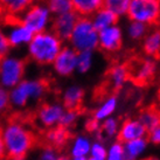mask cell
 <instances>
[{"mask_svg": "<svg viewBox=\"0 0 160 160\" xmlns=\"http://www.w3.org/2000/svg\"><path fill=\"white\" fill-rule=\"evenodd\" d=\"M70 159L71 158L69 156H66V154H60L56 160H70Z\"/></svg>", "mask_w": 160, "mask_h": 160, "instance_id": "ab89813d", "label": "cell"}, {"mask_svg": "<svg viewBox=\"0 0 160 160\" xmlns=\"http://www.w3.org/2000/svg\"><path fill=\"white\" fill-rule=\"evenodd\" d=\"M11 108L9 103V90L0 85V115H2Z\"/></svg>", "mask_w": 160, "mask_h": 160, "instance_id": "e575fe53", "label": "cell"}, {"mask_svg": "<svg viewBox=\"0 0 160 160\" xmlns=\"http://www.w3.org/2000/svg\"><path fill=\"white\" fill-rule=\"evenodd\" d=\"M7 160H26L23 157H12V158H7Z\"/></svg>", "mask_w": 160, "mask_h": 160, "instance_id": "b9f144b4", "label": "cell"}, {"mask_svg": "<svg viewBox=\"0 0 160 160\" xmlns=\"http://www.w3.org/2000/svg\"><path fill=\"white\" fill-rule=\"evenodd\" d=\"M72 11L78 17L90 18L95 12L103 7V0H71Z\"/></svg>", "mask_w": 160, "mask_h": 160, "instance_id": "ffe728a7", "label": "cell"}, {"mask_svg": "<svg viewBox=\"0 0 160 160\" xmlns=\"http://www.w3.org/2000/svg\"><path fill=\"white\" fill-rule=\"evenodd\" d=\"M142 160H160V158L158 157H154V156H150V157H146V158H144Z\"/></svg>", "mask_w": 160, "mask_h": 160, "instance_id": "60d3db41", "label": "cell"}, {"mask_svg": "<svg viewBox=\"0 0 160 160\" xmlns=\"http://www.w3.org/2000/svg\"><path fill=\"white\" fill-rule=\"evenodd\" d=\"M118 107V99L116 96H109L104 99V102L95 110L93 112V118L98 122H103L109 117H111L117 110Z\"/></svg>", "mask_w": 160, "mask_h": 160, "instance_id": "603a6c76", "label": "cell"}, {"mask_svg": "<svg viewBox=\"0 0 160 160\" xmlns=\"http://www.w3.org/2000/svg\"><path fill=\"white\" fill-rule=\"evenodd\" d=\"M34 0H0V9L5 14L21 15L33 5Z\"/></svg>", "mask_w": 160, "mask_h": 160, "instance_id": "7402d4cb", "label": "cell"}, {"mask_svg": "<svg viewBox=\"0 0 160 160\" xmlns=\"http://www.w3.org/2000/svg\"><path fill=\"white\" fill-rule=\"evenodd\" d=\"M26 67V60L9 56V54L0 58V85L12 89L25 78Z\"/></svg>", "mask_w": 160, "mask_h": 160, "instance_id": "8992f818", "label": "cell"}, {"mask_svg": "<svg viewBox=\"0 0 160 160\" xmlns=\"http://www.w3.org/2000/svg\"><path fill=\"white\" fill-rule=\"evenodd\" d=\"M52 17L53 15L47 8V6L40 4L32 5L27 8L23 15H21V26L28 28L33 32V34L40 33L47 29Z\"/></svg>", "mask_w": 160, "mask_h": 160, "instance_id": "52a82bcc", "label": "cell"}, {"mask_svg": "<svg viewBox=\"0 0 160 160\" xmlns=\"http://www.w3.org/2000/svg\"><path fill=\"white\" fill-rule=\"evenodd\" d=\"M70 160H87L85 157H76V158H71Z\"/></svg>", "mask_w": 160, "mask_h": 160, "instance_id": "ee69618b", "label": "cell"}, {"mask_svg": "<svg viewBox=\"0 0 160 160\" xmlns=\"http://www.w3.org/2000/svg\"><path fill=\"white\" fill-rule=\"evenodd\" d=\"M90 19H91L93 27L98 32L107 28V27H110L112 25L118 23V20H119V18L113 12H111L110 9L105 8V7H102V8L98 9L97 12H95L90 17Z\"/></svg>", "mask_w": 160, "mask_h": 160, "instance_id": "ac0fdd59", "label": "cell"}, {"mask_svg": "<svg viewBox=\"0 0 160 160\" xmlns=\"http://www.w3.org/2000/svg\"><path fill=\"white\" fill-rule=\"evenodd\" d=\"M108 76H109V82H110V84L112 85V88L116 90H119V89H122V88L126 84V82L129 81L130 69L126 67L125 64L118 63V64L112 66V67L109 69Z\"/></svg>", "mask_w": 160, "mask_h": 160, "instance_id": "d6986e66", "label": "cell"}, {"mask_svg": "<svg viewBox=\"0 0 160 160\" xmlns=\"http://www.w3.org/2000/svg\"><path fill=\"white\" fill-rule=\"evenodd\" d=\"M119 122L116 119L115 117H109L107 119L101 122V131L102 133L108 138L117 137L118 131H119Z\"/></svg>", "mask_w": 160, "mask_h": 160, "instance_id": "f546056e", "label": "cell"}, {"mask_svg": "<svg viewBox=\"0 0 160 160\" xmlns=\"http://www.w3.org/2000/svg\"><path fill=\"white\" fill-rule=\"evenodd\" d=\"M69 130L63 128L61 125H56L52 129H48L45 134L46 142H48V145H52L55 148H62L67 145L69 140Z\"/></svg>", "mask_w": 160, "mask_h": 160, "instance_id": "e0dca14e", "label": "cell"}, {"mask_svg": "<svg viewBox=\"0 0 160 160\" xmlns=\"http://www.w3.org/2000/svg\"><path fill=\"white\" fill-rule=\"evenodd\" d=\"M63 47V41L50 31L35 33L28 42V58L39 66H52Z\"/></svg>", "mask_w": 160, "mask_h": 160, "instance_id": "7a4b0ae2", "label": "cell"}, {"mask_svg": "<svg viewBox=\"0 0 160 160\" xmlns=\"http://www.w3.org/2000/svg\"><path fill=\"white\" fill-rule=\"evenodd\" d=\"M0 136L4 142L7 158H26L38 142L35 132L20 119H9L0 126Z\"/></svg>", "mask_w": 160, "mask_h": 160, "instance_id": "6da1fadb", "label": "cell"}, {"mask_svg": "<svg viewBox=\"0 0 160 160\" xmlns=\"http://www.w3.org/2000/svg\"><path fill=\"white\" fill-rule=\"evenodd\" d=\"M87 129L91 133H98V132H101V122L96 120L95 118L89 119L88 123H87Z\"/></svg>", "mask_w": 160, "mask_h": 160, "instance_id": "74e56055", "label": "cell"}, {"mask_svg": "<svg viewBox=\"0 0 160 160\" xmlns=\"http://www.w3.org/2000/svg\"><path fill=\"white\" fill-rule=\"evenodd\" d=\"M108 153V147L104 145V142H93L91 144V148H90V154L91 157H96V158H101V159H105Z\"/></svg>", "mask_w": 160, "mask_h": 160, "instance_id": "836d02e7", "label": "cell"}, {"mask_svg": "<svg viewBox=\"0 0 160 160\" xmlns=\"http://www.w3.org/2000/svg\"><path fill=\"white\" fill-rule=\"evenodd\" d=\"M78 116H80V113H78L77 109H66L61 119H60L58 125L69 130L71 126H74L76 124V122L78 119Z\"/></svg>", "mask_w": 160, "mask_h": 160, "instance_id": "4dcf8cb0", "label": "cell"}, {"mask_svg": "<svg viewBox=\"0 0 160 160\" xmlns=\"http://www.w3.org/2000/svg\"><path fill=\"white\" fill-rule=\"evenodd\" d=\"M78 53L71 46H63L52 63L54 72L60 77H69L76 71Z\"/></svg>", "mask_w": 160, "mask_h": 160, "instance_id": "30bf717a", "label": "cell"}, {"mask_svg": "<svg viewBox=\"0 0 160 160\" xmlns=\"http://www.w3.org/2000/svg\"><path fill=\"white\" fill-rule=\"evenodd\" d=\"M91 139L85 134H77L69 147V157L76 158V157H87L90 154V148H91Z\"/></svg>", "mask_w": 160, "mask_h": 160, "instance_id": "44dd1931", "label": "cell"}, {"mask_svg": "<svg viewBox=\"0 0 160 160\" xmlns=\"http://www.w3.org/2000/svg\"><path fill=\"white\" fill-rule=\"evenodd\" d=\"M36 160H38V159H36Z\"/></svg>", "mask_w": 160, "mask_h": 160, "instance_id": "7dc6e473", "label": "cell"}, {"mask_svg": "<svg viewBox=\"0 0 160 160\" xmlns=\"http://www.w3.org/2000/svg\"><path fill=\"white\" fill-rule=\"evenodd\" d=\"M126 17L148 27L160 23V0H131Z\"/></svg>", "mask_w": 160, "mask_h": 160, "instance_id": "5b68a950", "label": "cell"}, {"mask_svg": "<svg viewBox=\"0 0 160 160\" xmlns=\"http://www.w3.org/2000/svg\"><path fill=\"white\" fill-rule=\"evenodd\" d=\"M157 72V62L154 58H144L136 64V67L130 71V77H132L133 81L139 85H144L150 83Z\"/></svg>", "mask_w": 160, "mask_h": 160, "instance_id": "7c38bea8", "label": "cell"}, {"mask_svg": "<svg viewBox=\"0 0 160 160\" xmlns=\"http://www.w3.org/2000/svg\"><path fill=\"white\" fill-rule=\"evenodd\" d=\"M84 89L77 84L67 87L62 93V104L66 109H78L84 99Z\"/></svg>", "mask_w": 160, "mask_h": 160, "instance_id": "9a60e30c", "label": "cell"}, {"mask_svg": "<svg viewBox=\"0 0 160 160\" xmlns=\"http://www.w3.org/2000/svg\"><path fill=\"white\" fill-rule=\"evenodd\" d=\"M66 108L62 103L58 102H46L41 104L36 111L35 119L40 128L45 130L52 129L58 125Z\"/></svg>", "mask_w": 160, "mask_h": 160, "instance_id": "9c48e42d", "label": "cell"}, {"mask_svg": "<svg viewBox=\"0 0 160 160\" xmlns=\"http://www.w3.org/2000/svg\"><path fill=\"white\" fill-rule=\"evenodd\" d=\"M147 140L153 145H160V125L147 132Z\"/></svg>", "mask_w": 160, "mask_h": 160, "instance_id": "8d00e7d4", "label": "cell"}, {"mask_svg": "<svg viewBox=\"0 0 160 160\" xmlns=\"http://www.w3.org/2000/svg\"><path fill=\"white\" fill-rule=\"evenodd\" d=\"M60 156L58 150L52 145H46L39 152L38 160H56Z\"/></svg>", "mask_w": 160, "mask_h": 160, "instance_id": "d6a6232c", "label": "cell"}, {"mask_svg": "<svg viewBox=\"0 0 160 160\" xmlns=\"http://www.w3.org/2000/svg\"><path fill=\"white\" fill-rule=\"evenodd\" d=\"M157 98H158V104H159V108H160V87H159V89H158V93H157Z\"/></svg>", "mask_w": 160, "mask_h": 160, "instance_id": "f6af8a7d", "label": "cell"}, {"mask_svg": "<svg viewBox=\"0 0 160 160\" xmlns=\"http://www.w3.org/2000/svg\"><path fill=\"white\" fill-rule=\"evenodd\" d=\"M138 119L140 120V123L145 126V129L148 132L156 126L160 125V109L157 107L147 108L139 113Z\"/></svg>", "mask_w": 160, "mask_h": 160, "instance_id": "cb8c5ba5", "label": "cell"}, {"mask_svg": "<svg viewBox=\"0 0 160 160\" xmlns=\"http://www.w3.org/2000/svg\"><path fill=\"white\" fill-rule=\"evenodd\" d=\"M5 158H7V156H6V150H5L4 142L1 139V136H0V160L5 159Z\"/></svg>", "mask_w": 160, "mask_h": 160, "instance_id": "f35d334b", "label": "cell"}, {"mask_svg": "<svg viewBox=\"0 0 160 160\" xmlns=\"http://www.w3.org/2000/svg\"><path fill=\"white\" fill-rule=\"evenodd\" d=\"M93 66V52H81L77 55L76 71L80 74H87Z\"/></svg>", "mask_w": 160, "mask_h": 160, "instance_id": "f1b7e54d", "label": "cell"}, {"mask_svg": "<svg viewBox=\"0 0 160 160\" xmlns=\"http://www.w3.org/2000/svg\"><path fill=\"white\" fill-rule=\"evenodd\" d=\"M11 48L12 47H11V43L8 41V38H7V35H5L4 32L0 29V58L8 55Z\"/></svg>", "mask_w": 160, "mask_h": 160, "instance_id": "d590c367", "label": "cell"}, {"mask_svg": "<svg viewBox=\"0 0 160 160\" xmlns=\"http://www.w3.org/2000/svg\"><path fill=\"white\" fill-rule=\"evenodd\" d=\"M1 160H7V158H5V159H1Z\"/></svg>", "mask_w": 160, "mask_h": 160, "instance_id": "bcb514c9", "label": "cell"}, {"mask_svg": "<svg viewBox=\"0 0 160 160\" xmlns=\"http://www.w3.org/2000/svg\"><path fill=\"white\" fill-rule=\"evenodd\" d=\"M148 28L150 27L145 23L130 20L125 27V34L129 38V40L138 42V41H142L144 39V36L146 35V33L148 32Z\"/></svg>", "mask_w": 160, "mask_h": 160, "instance_id": "d4e9b609", "label": "cell"}, {"mask_svg": "<svg viewBox=\"0 0 160 160\" xmlns=\"http://www.w3.org/2000/svg\"><path fill=\"white\" fill-rule=\"evenodd\" d=\"M77 19H78V15L74 11L54 15V18L52 17V20L49 23L50 32H53L54 34L58 36L63 42L68 41L70 38L71 32L76 25Z\"/></svg>", "mask_w": 160, "mask_h": 160, "instance_id": "8fae6325", "label": "cell"}, {"mask_svg": "<svg viewBox=\"0 0 160 160\" xmlns=\"http://www.w3.org/2000/svg\"><path fill=\"white\" fill-rule=\"evenodd\" d=\"M124 43V31L116 23L98 32V48L108 54L119 52Z\"/></svg>", "mask_w": 160, "mask_h": 160, "instance_id": "ba28073f", "label": "cell"}, {"mask_svg": "<svg viewBox=\"0 0 160 160\" xmlns=\"http://www.w3.org/2000/svg\"><path fill=\"white\" fill-rule=\"evenodd\" d=\"M68 42L77 53L95 52L98 48V31L93 27L91 19L78 17Z\"/></svg>", "mask_w": 160, "mask_h": 160, "instance_id": "277c9868", "label": "cell"}, {"mask_svg": "<svg viewBox=\"0 0 160 160\" xmlns=\"http://www.w3.org/2000/svg\"><path fill=\"white\" fill-rule=\"evenodd\" d=\"M87 160H104V159H101V158H96V157L88 156V157H87Z\"/></svg>", "mask_w": 160, "mask_h": 160, "instance_id": "7bdbcfd3", "label": "cell"}, {"mask_svg": "<svg viewBox=\"0 0 160 160\" xmlns=\"http://www.w3.org/2000/svg\"><path fill=\"white\" fill-rule=\"evenodd\" d=\"M147 136V130L145 126L140 123V120L134 119V118H129V119L124 120L122 125L119 126V131H118V140L122 142H129V140H133L138 138H144Z\"/></svg>", "mask_w": 160, "mask_h": 160, "instance_id": "4fadbf2b", "label": "cell"}, {"mask_svg": "<svg viewBox=\"0 0 160 160\" xmlns=\"http://www.w3.org/2000/svg\"><path fill=\"white\" fill-rule=\"evenodd\" d=\"M131 0H103V7L110 9L118 17H126Z\"/></svg>", "mask_w": 160, "mask_h": 160, "instance_id": "4316f807", "label": "cell"}, {"mask_svg": "<svg viewBox=\"0 0 160 160\" xmlns=\"http://www.w3.org/2000/svg\"><path fill=\"white\" fill-rule=\"evenodd\" d=\"M48 92V82L45 78H23L9 89L11 108L25 109L33 102H40Z\"/></svg>", "mask_w": 160, "mask_h": 160, "instance_id": "3957f363", "label": "cell"}, {"mask_svg": "<svg viewBox=\"0 0 160 160\" xmlns=\"http://www.w3.org/2000/svg\"><path fill=\"white\" fill-rule=\"evenodd\" d=\"M104 160H124V148H123V142H112L110 147L108 148L107 157Z\"/></svg>", "mask_w": 160, "mask_h": 160, "instance_id": "1f68e13d", "label": "cell"}, {"mask_svg": "<svg viewBox=\"0 0 160 160\" xmlns=\"http://www.w3.org/2000/svg\"><path fill=\"white\" fill-rule=\"evenodd\" d=\"M147 147H148V140L146 137L123 142L124 160H140V157L145 153Z\"/></svg>", "mask_w": 160, "mask_h": 160, "instance_id": "2e32d148", "label": "cell"}, {"mask_svg": "<svg viewBox=\"0 0 160 160\" xmlns=\"http://www.w3.org/2000/svg\"><path fill=\"white\" fill-rule=\"evenodd\" d=\"M142 49L148 58H160V28L148 29L142 40Z\"/></svg>", "mask_w": 160, "mask_h": 160, "instance_id": "5bb4252c", "label": "cell"}, {"mask_svg": "<svg viewBox=\"0 0 160 160\" xmlns=\"http://www.w3.org/2000/svg\"><path fill=\"white\" fill-rule=\"evenodd\" d=\"M47 2V8L52 15L67 13L72 11V4L71 0H45Z\"/></svg>", "mask_w": 160, "mask_h": 160, "instance_id": "83f0119b", "label": "cell"}, {"mask_svg": "<svg viewBox=\"0 0 160 160\" xmlns=\"http://www.w3.org/2000/svg\"><path fill=\"white\" fill-rule=\"evenodd\" d=\"M33 35H34L33 32H31L28 28L20 26L15 27L14 31L9 35H7V38H8V41L9 43H11V47L12 48H17V47H19L20 45H23V43L28 45V42L31 41Z\"/></svg>", "mask_w": 160, "mask_h": 160, "instance_id": "484cf974", "label": "cell"}]
</instances>
